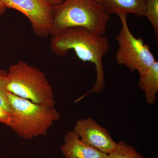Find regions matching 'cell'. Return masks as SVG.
<instances>
[{
  "instance_id": "obj_1",
  "label": "cell",
  "mask_w": 158,
  "mask_h": 158,
  "mask_svg": "<svg viewBox=\"0 0 158 158\" xmlns=\"http://www.w3.org/2000/svg\"><path fill=\"white\" fill-rule=\"evenodd\" d=\"M51 50L57 56H65L73 50L77 56L84 62L94 64L96 67V82L92 88L82 98L90 93H98L105 88V73L103 58L109 50V40L104 35L95 34L81 27L65 29L52 36Z\"/></svg>"
},
{
  "instance_id": "obj_2",
  "label": "cell",
  "mask_w": 158,
  "mask_h": 158,
  "mask_svg": "<svg viewBox=\"0 0 158 158\" xmlns=\"http://www.w3.org/2000/svg\"><path fill=\"white\" fill-rule=\"evenodd\" d=\"M110 18L103 7L94 0H65L53 6L50 35L65 29L81 27L104 35Z\"/></svg>"
},
{
  "instance_id": "obj_3",
  "label": "cell",
  "mask_w": 158,
  "mask_h": 158,
  "mask_svg": "<svg viewBox=\"0 0 158 158\" xmlns=\"http://www.w3.org/2000/svg\"><path fill=\"white\" fill-rule=\"evenodd\" d=\"M8 95L11 109L9 127L21 138L32 139L45 136L51 126L60 118L55 106L34 103L9 92Z\"/></svg>"
},
{
  "instance_id": "obj_4",
  "label": "cell",
  "mask_w": 158,
  "mask_h": 158,
  "mask_svg": "<svg viewBox=\"0 0 158 158\" xmlns=\"http://www.w3.org/2000/svg\"><path fill=\"white\" fill-rule=\"evenodd\" d=\"M8 92L37 104L55 106L52 87L39 69L19 61L8 70Z\"/></svg>"
},
{
  "instance_id": "obj_5",
  "label": "cell",
  "mask_w": 158,
  "mask_h": 158,
  "mask_svg": "<svg viewBox=\"0 0 158 158\" xmlns=\"http://www.w3.org/2000/svg\"><path fill=\"white\" fill-rule=\"evenodd\" d=\"M122 26L116 40L118 47L116 54L117 64L124 65L131 71H137L140 76L145 73L156 60L141 37L136 38L130 31L127 22V13L118 12Z\"/></svg>"
},
{
  "instance_id": "obj_6",
  "label": "cell",
  "mask_w": 158,
  "mask_h": 158,
  "mask_svg": "<svg viewBox=\"0 0 158 158\" xmlns=\"http://www.w3.org/2000/svg\"><path fill=\"white\" fill-rule=\"evenodd\" d=\"M6 9L17 10L27 18L33 33L44 38L50 35L53 6L44 0H2Z\"/></svg>"
},
{
  "instance_id": "obj_7",
  "label": "cell",
  "mask_w": 158,
  "mask_h": 158,
  "mask_svg": "<svg viewBox=\"0 0 158 158\" xmlns=\"http://www.w3.org/2000/svg\"><path fill=\"white\" fill-rule=\"evenodd\" d=\"M73 131L82 141L106 154L113 152L117 147V143L113 140L107 130L91 117L78 119Z\"/></svg>"
},
{
  "instance_id": "obj_8",
  "label": "cell",
  "mask_w": 158,
  "mask_h": 158,
  "mask_svg": "<svg viewBox=\"0 0 158 158\" xmlns=\"http://www.w3.org/2000/svg\"><path fill=\"white\" fill-rule=\"evenodd\" d=\"M63 140L61 149L65 158H107V154L88 145L73 131L66 133Z\"/></svg>"
},
{
  "instance_id": "obj_9",
  "label": "cell",
  "mask_w": 158,
  "mask_h": 158,
  "mask_svg": "<svg viewBox=\"0 0 158 158\" xmlns=\"http://www.w3.org/2000/svg\"><path fill=\"white\" fill-rule=\"evenodd\" d=\"M146 2V0H103L102 6L110 15L123 12L141 17L145 14Z\"/></svg>"
},
{
  "instance_id": "obj_10",
  "label": "cell",
  "mask_w": 158,
  "mask_h": 158,
  "mask_svg": "<svg viewBox=\"0 0 158 158\" xmlns=\"http://www.w3.org/2000/svg\"><path fill=\"white\" fill-rule=\"evenodd\" d=\"M138 87L145 94L148 103L153 105L156 101L158 91V62L156 61L147 71L140 76Z\"/></svg>"
},
{
  "instance_id": "obj_11",
  "label": "cell",
  "mask_w": 158,
  "mask_h": 158,
  "mask_svg": "<svg viewBox=\"0 0 158 158\" xmlns=\"http://www.w3.org/2000/svg\"><path fill=\"white\" fill-rule=\"evenodd\" d=\"M107 158H144L135 148L122 141L117 143L116 149L108 155Z\"/></svg>"
},
{
  "instance_id": "obj_12",
  "label": "cell",
  "mask_w": 158,
  "mask_h": 158,
  "mask_svg": "<svg viewBox=\"0 0 158 158\" xmlns=\"http://www.w3.org/2000/svg\"><path fill=\"white\" fill-rule=\"evenodd\" d=\"M8 83V71L0 69V107L11 113L7 90Z\"/></svg>"
},
{
  "instance_id": "obj_13",
  "label": "cell",
  "mask_w": 158,
  "mask_h": 158,
  "mask_svg": "<svg viewBox=\"0 0 158 158\" xmlns=\"http://www.w3.org/2000/svg\"><path fill=\"white\" fill-rule=\"evenodd\" d=\"M144 16L149 20L158 39V0H146Z\"/></svg>"
},
{
  "instance_id": "obj_14",
  "label": "cell",
  "mask_w": 158,
  "mask_h": 158,
  "mask_svg": "<svg viewBox=\"0 0 158 158\" xmlns=\"http://www.w3.org/2000/svg\"><path fill=\"white\" fill-rule=\"evenodd\" d=\"M11 120V113L0 107V123L9 126Z\"/></svg>"
},
{
  "instance_id": "obj_15",
  "label": "cell",
  "mask_w": 158,
  "mask_h": 158,
  "mask_svg": "<svg viewBox=\"0 0 158 158\" xmlns=\"http://www.w3.org/2000/svg\"><path fill=\"white\" fill-rule=\"evenodd\" d=\"M44 1L49 3V4H51L52 6H55L61 4L62 2H64L65 0H44Z\"/></svg>"
},
{
  "instance_id": "obj_16",
  "label": "cell",
  "mask_w": 158,
  "mask_h": 158,
  "mask_svg": "<svg viewBox=\"0 0 158 158\" xmlns=\"http://www.w3.org/2000/svg\"><path fill=\"white\" fill-rule=\"evenodd\" d=\"M6 8L3 4L2 0H0V15L4 14L6 12Z\"/></svg>"
},
{
  "instance_id": "obj_17",
  "label": "cell",
  "mask_w": 158,
  "mask_h": 158,
  "mask_svg": "<svg viewBox=\"0 0 158 158\" xmlns=\"http://www.w3.org/2000/svg\"><path fill=\"white\" fill-rule=\"evenodd\" d=\"M94 1H95V2H96L97 3H98V4H100V5H101L102 6L103 0H94Z\"/></svg>"
}]
</instances>
